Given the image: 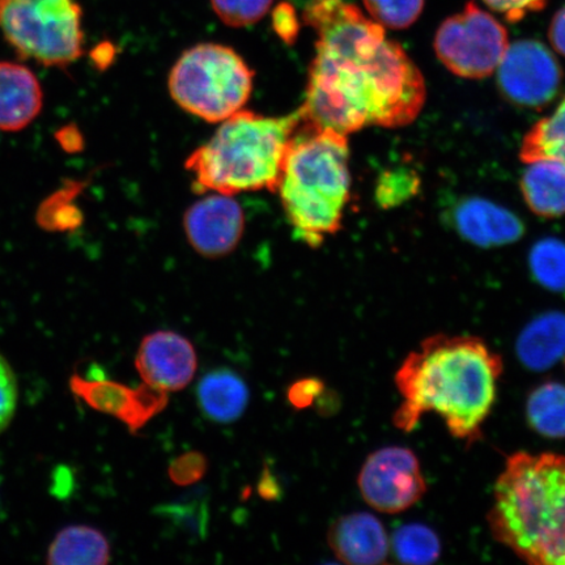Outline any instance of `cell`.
Instances as JSON below:
<instances>
[{
  "instance_id": "1",
  "label": "cell",
  "mask_w": 565,
  "mask_h": 565,
  "mask_svg": "<svg viewBox=\"0 0 565 565\" xmlns=\"http://www.w3.org/2000/svg\"><path fill=\"white\" fill-rule=\"evenodd\" d=\"M302 20L317 32L303 124L349 137L369 126L395 129L415 121L426 82L385 28L345 0H309Z\"/></svg>"
},
{
  "instance_id": "2",
  "label": "cell",
  "mask_w": 565,
  "mask_h": 565,
  "mask_svg": "<svg viewBox=\"0 0 565 565\" xmlns=\"http://www.w3.org/2000/svg\"><path fill=\"white\" fill-rule=\"evenodd\" d=\"M503 359L483 339L436 334L409 352L395 373L401 404L394 427L412 434L423 416H441L449 434L472 444L497 401Z\"/></svg>"
},
{
  "instance_id": "3",
  "label": "cell",
  "mask_w": 565,
  "mask_h": 565,
  "mask_svg": "<svg viewBox=\"0 0 565 565\" xmlns=\"http://www.w3.org/2000/svg\"><path fill=\"white\" fill-rule=\"evenodd\" d=\"M487 520L493 539L522 561L565 565V456L508 458Z\"/></svg>"
},
{
  "instance_id": "4",
  "label": "cell",
  "mask_w": 565,
  "mask_h": 565,
  "mask_svg": "<svg viewBox=\"0 0 565 565\" xmlns=\"http://www.w3.org/2000/svg\"><path fill=\"white\" fill-rule=\"evenodd\" d=\"M302 122L301 108L278 118L242 109L224 119L207 143L190 154L186 169L201 193L277 190L288 148Z\"/></svg>"
},
{
  "instance_id": "5",
  "label": "cell",
  "mask_w": 565,
  "mask_h": 565,
  "mask_svg": "<svg viewBox=\"0 0 565 565\" xmlns=\"http://www.w3.org/2000/svg\"><path fill=\"white\" fill-rule=\"evenodd\" d=\"M349 158L348 137L330 129H309L288 148L277 190L295 236L309 246L341 230L351 190Z\"/></svg>"
},
{
  "instance_id": "6",
  "label": "cell",
  "mask_w": 565,
  "mask_h": 565,
  "mask_svg": "<svg viewBox=\"0 0 565 565\" xmlns=\"http://www.w3.org/2000/svg\"><path fill=\"white\" fill-rule=\"evenodd\" d=\"M253 71L233 49L190 47L169 75V92L183 110L216 124L242 110L253 92Z\"/></svg>"
},
{
  "instance_id": "7",
  "label": "cell",
  "mask_w": 565,
  "mask_h": 565,
  "mask_svg": "<svg viewBox=\"0 0 565 565\" xmlns=\"http://www.w3.org/2000/svg\"><path fill=\"white\" fill-rule=\"evenodd\" d=\"M83 11L76 0H0V33L20 58L67 67L83 54Z\"/></svg>"
},
{
  "instance_id": "8",
  "label": "cell",
  "mask_w": 565,
  "mask_h": 565,
  "mask_svg": "<svg viewBox=\"0 0 565 565\" xmlns=\"http://www.w3.org/2000/svg\"><path fill=\"white\" fill-rule=\"evenodd\" d=\"M437 58L463 79H484L494 74L510 40L503 24L476 3L444 21L435 35Z\"/></svg>"
},
{
  "instance_id": "9",
  "label": "cell",
  "mask_w": 565,
  "mask_h": 565,
  "mask_svg": "<svg viewBox=\"0 0 565 565\" xmlns=\"http://www.w3.org/2000/svg\"><path fill=\"white\" fill-rule=\"evenodd\" d=\"M358 487L366 504L386 514L409 510L427 492L418 457L404 447L373 451L360 469Z\"/></svg>"
},
{
  "instance_id": "10",
  "label": "cell",
  "mask_w": 565,
  "mask_h": 565,
  "mask_svg": "<svg viewBox=\"0 0 565 565\" xmlns=\"http://www.w3.org/2000/svg\"><path fill=\"white\" fill-rule=\"evenodd\" d=\"M494 73L508 100L524 108L540 109L559 94L563 70L546 45L520 40L508 46Z\"/></svg>"
},
{
  "instance_id": "11",
  "label": "cell",
  "mask_w": 565,
  "mask_h": 565,
  "mask_svg": "<svg viewBox=\"0 0 565 565\" xmlns=\"http://www.w3.org/2000/svg\"><path fill=\"white\" fill-rule=\"evenodd\" d=\"M70 392L97 413L113 416L137 435L154 416L169 405L167 392L147 384L131 387L108 379H87L74 373L68 380Z\"/></svg>"
},
{
  "instance_id": "12",
  "label": "cell",
  "mask_w": 565,
  "mask_h": 565,
  "mask_svg": "<svg viewBox=\"0 0 565 565\" xmlns=\"http://www.w3.org/2000/svg\"><path fill=\"white\" fill-rule=\"evenodd\" d=\"M136 369L145 384L174 393L192 383L198 356L188 338L175 331L159 330L141 339Z\"/></svg>"
},
{
  "instance_id": "13",
  "label": "cell",
  "mask_w": 565,
  "mask_h": 565,
  "mask_svg": "<svg viewBox=\"0 0 565 565\" xmlns=\"http://www.w3.org/2000/svg\"><path fill=\"white\" fill-rule=\"evenodd\" d=\"M244 211L233 195L215 193L198 201L183 218L194 250L207 258L227 256L236 249L244 232Z\"/></svg>"
},
{
  "instance_id": "14",
  "label": "cell",
  "mask_w": 565,
  "mask_h": 565,
  "mask_svg": "<svg viewBox=\"0 0 565 565\" xmlns=\"http://www.w3.org/2000/svg\"><path fill=\"white\" fill-rule=\"evenodd\" d=\"M454 224L466 242L484 249L518 243L525 235V225L514 212L484 198L459 202Z\"/></svg>"
},
{
  "instance_id": "15",
  "label": "cell",
  "mask_w": 565,
  "mask_h": 565,
  "mask_svg": "<svg viewBox=\"0 0 565 565\" xmlns=\"http://www.w3.org/2000/svg\"><path fill=\"white\" fill-rule=\"evenodd\" d=\"M328 543L337 559L350 565L383 564L391 553L383 522L365 512L345 514L334 521Z\"/></svg>"
},
{
  "instance_id": "16",
  "label": "cell",
  "mask_w": 565,
  "mask_h": 565,
  "mask_svg": "<svg viewBox=\"0 0 565 565\" xmlns=\"http://www.w3.org/2000/svg\"><path fill=\"white\" fill-rule=\"evenodd\" d=\"M44 92L30 67L0 62V131L26 129L40 116Z\"/></svg>"
},
{
  "instance_id": "17",
  "label": "cell",
  "mask_w": 565,
  "mask_h": 565,
  "mask_svg": "<svg viewBox=\"0 0 565 565\" xmlns=\"http://www.w3.org/2000/svg\"><path fill=\"white\" fill-rule=\"evenodd\" d=\"M515 350L526 369H551L565 356V315L551 312L536 317L522 330Z\"/></svg>"
},
{
  "instance_id": "18",
  "label": "cell",
  "mask_w": 565,
  "mask_h": 565,
  "mask_svg": "<svg viewBox=\"0 0 565 565\" xmlns=\"http://www.w3.org/2000/svg\"><path fill=\"white\" fill-rule=\"evenodd\" d=\"M521 192L530 210L543 217L565 215V164L559 160L527 162Z\"/></svg>"
},
{
  "instance_id": "19",
  "label": "cell",
  "mask_w": 565,
  "mask_h": 565,
  "mask_svg": "<svg viewBox=\"0 0 565 565\" xmlns=\"http://www.w3.org/2000/svg\"><path fill=\"white\" fill-rule=\"evenodd\" d=\"M249 399L245 381L230 370L212 371L198 385L200 407L209 419L216 423L228 424L242 418Z\"/></svg>"
},
{
  "instance_id": "20",
  "label": "cell",
  "mask_w": 565,
  "mask_h": 565,
  "mask_svg": "<svg viewBox=\"0 0 565 565\" xmlns=\"http://www.w3.org/2000/svg\"><path fill=\"white\" fill-rule=\"evenodd\" d=\"M111 559L108 539L102 530L88 525L63 527L47 548L51 565H105Z\"/></svg>"
},
{
  "instance_id": "21",
  "label": "cell",
  "mask_w": 565,
  "mask_h": 565,
  "mask_svg": "<svg viewBox=\"0 0 565 565\" xmlns=\"http://www.w3.org/2000/svg\"><path fill=\"white\" fill-rule=\"evenodd\" d=\"M526 416L530 427L548 439H565V385L547 383L529 395Z\"/></svg>"
},
{
  "instance_id": "22",
  "label": "cell",
  "mask_w": 565,
  "mask_h": 565,
  "mask_svg": "<svg viewBox=\"0 0 565 565\" xmlns=\"http://www.w3.org/2000/svg\"><path fill=\"white\" fill-rule=\"evenodd\" d=\"M520 159L525 164L540 159L559 160L565 164V96L553 115L542 118L526 132Z\"/></svg>"
},
{
  "instance_id": "23",
  "label": "cell",
  "mask_w": 565,
  "mask_h": 565,
  "mask_svg": "<svg viewBox=\"0 0 565 565\" xmlns=\"http://www.w3.org/2000/svg\"><path fill=\"white\" fill-rule=\"evenodd\" d=\"M529 266L541 286L553 292L565 291V243L562 239H540L530 250Z\"/></svg>"
},
{
  "instance_id": "24",
  "label": "cell",
  "mask_w": 565,
  "mask_h": 565,
  "mask_svg": "<svg viewBox=\"0 0 565 565\" xmlns=\"http://www.w3.org/2000/svg\"><path fill=\"white\" fill-rule=\"evenodd\" d=\"M395 556L402 563L429 564L439 559V536L427 526L412 524L395 532L391 542Z\"/></svg>"
},
{
  "instance_id": "25",
  "label": "cell",
  "mask_w": 565,
  "mask_h": 565,
  "mask_svg": "<svg viewBox=\"0 0 565 565\" xmlns=\"http://www.w3.org/2000/svg\"><path fill=\"white\" fill-rule=\"evenodd\" d=\"M372 20L391 30H406L419 19L424 0H363Z\"/></svg>"
},
{
  "instance_id": "26",
  "label": "cell",
  "mask_w": 565,
  "mask_h": 565,
  "mask_svg": "<svg viewBox=\"0 0 565 565\" xmlns=\"http://www.w3.org/2000/svg\"><path fill=\"white\" fill-rule=\"evenodd\" d=\"M419 175L412 169L395 168L380 175L376 186V201L383 209H393L418 193Z\"/></svg>"
},
{
  "instance_id": "27",
  "label": "cell",
  "mask_w": 565,
  "mask_h": 565,
  "mask_svg": "<svg viewBox=\"0 0 565 565\" xmlns=\"http://www.w3.org/2000/svg\"><path fill=\"white\" fill-rule=\"evenodd\" d=\"M274 0H211L218 19L235 28L250 26L271 10Z\"/></svg>"
},
{
  "instance_id": "28",
  "label": "cell",
  "mask_w": 565,
  "mask_h": 565,
  "mask_svg": "<svg viewBox=\"0 0 565 565\" xmlns=\"http://www.w3.org/2000/svg\"><path fill=\"white\" fill-rule=\"evenodd\" d=\"M19 405V383L9 360L0 355V435L10 427Z\"/></svg>"
},
{
  "instance_id": "29",
  "label": "cell",
  "mask_w": 565,
  "mask_h": 565,
  "mask_svg": "<svg viewBox=\"0 0 565 565\" xmlns=\"http://www.w3.org/2000/svg\"><path fill=\"white\" fill-rule=\"evenodd\" d=\"M207 470V457L202 451L190 450L173 459L168 468V477L175 486L188 487L200 482Z\"/></svg>"
},
{
  "instance_id": "30",
  "label": "cell",
  "mask_w": 565,
  "mask_h": 565,
  "mask_svg": "<svg viewBox=\"0 0 565 565\" xmlns=\"http://www.w3.org/2000/svg\"><path fill=\"white\" fill-rule=\"evenodd\" d=\"M327 391L324 383L318 377H306L295 381L287 388V399L295 409H307L315 406L316 401Z\"/></svg>"
},
{
  "instance_id": "31",
  "label": "cell",
  "mask_w": 565,
  "mask_h": 565,
  "mask_svg": "<svg viewBox=\"0 0 565 565\" xmlns=\"http://www.w3.org/2000/svg\"><path fill=\"white\" fill-rule=\"evenodd\" d=\"M491 10L501 13L511 23L524 19L527 13L545 9L548 0H483Z\"/></svg>"
},
{
  "instance_id": "32",
  "label": "cell",
  "mask_w": 565,
  "mask_h": 565,
  "mask_svg": "<svg viewBox=\"0 0 565 565\" xmlns=\"http://www.w3.org/2000/svg\"><path fill=\"white\" fill-rule=\"evenodd\" d=\"M273 26L279 38L287 42V44L295 42L300 31V23L292 4L280 3L275 7Z\"/></svg>"
},
{
  "instance_id": "33",
  "label": "cell",
  "mask_w": 565,
  "mask_h": 565,
  "mask_svg": "<svg viewBox=\"0 0 565 565\" xmlns=\"http://www.w3.org/2000/svg\"><path fill=\"white\" fill-rule=\"evenodd\" d=\"M548 39L554 51L565 56V6L555 13L551 21Z\"/></svg>"
},
{
  "instance_id": "34",
  "label": "cell",
  "mask_w": 565,
  "mask_h": 565,
  "mask_svg": "<svg viewBox=\"0 0 565 565\" xmlns=\"http://www.w3.org/2000/svg\"><path fill=\"white\" fill-rule=\"evenodd\" d=\"M258 492L260 497H263L266 500H274L278 498V483L275 482L274 478L270 475H268L267 471L265 472L263 479H260V482L258 484Z\"/></svg>"
}]
</instances>
